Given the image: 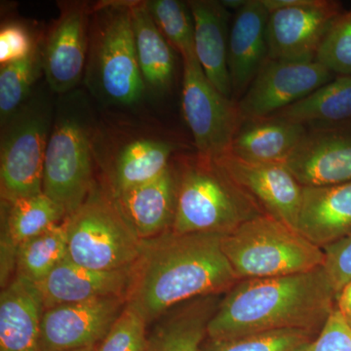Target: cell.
<instances>
[{"label": "cell", "mask_w": 351, "mask_h": 351, "mask_svg": "<svg viewBox=\"0 0 351 351\" xmlns=\"http://www.w3.org/2000/svg\"><path fill=\"white\" fill-rule=\"evenodd\" d=\"M95 350H96V346H92V348H82V350H76L71 351H95Z\"/></svg>", "instance_id": "f35d334b"}, {"label": "cell", "mask_w": 351, "mask_h": 351, "mask_svg": "<svg viewBox=\"0 0 351 351\" xmlns=\"http://www.w3.org/2000/svg\"><path fill=\"white\" fill-rule=\"evenodd\" d=\"M177 204L172 232L226 235L265 214L215 159L184 157L175 166Z\"/></svg>", "instance_id": "3957f363"}, {"label": "cell", "mask_w": 351, "mask_h": 351, "mask_svg": "<svg viewBox=\"0 0 351 351\" xmlns=\"http://www.w3.org/2000/svg\"><path fill=\"white\" fill-rule=\"evenodd\" d=\"M90 13L82 2L64 4L41 46L43 75L53 93L69 94L85 75Z\"/></svg>", "instance_id": "7c38bea8"}, {"label": "cell", "mask_w": 351, "mask_h": 351, "mask_svg": "<svg viewBox=\"0 0 351 351\" xmlns=\"http://www.w3.org/2000/svg\"><path fill=\"white\" fill-rule=\"evenodd\" d=\"M176 151L173 143L138 138L124 145L114 157L106 184L114 196L143 186L163 174Z\"/></svg>", "instance_id": "cb8c5ba5"}, {"label": "cell", "mask_w": 351, "mask_h": 351, "mask_svg": "<svg viewBox=\"0 0 351 351\" xmlns=\"http://www.w3.org/2000/svg\"><path fill=\"white\" fill-rule=\"evenodd\" d=\"M223 295L196 298L163 314L149 335L147 351H200Z\"/></svg>", "instance_id": "603a6c76"}, {"label": "cell", "mask_w": 351, "mask_h": 351, "mask_svg": "<svg viewBox=\"0 0 351 351\" xmlns=\"http://www.w3.org/2000/svg\"><path fill=\"white\" fill-rule=\"evenodd\" d=\"M337 307L323 267L291 276L239 280L221 298L207 338H237L277 330L318 335Z\"/></svg>", "instance_id": "7a4b0ae2"}, {"label": "cell", "mask_w": 351, "mask_h": 351, "mask_svg": "<svg viewBox=\"0 0 351 351\" xmlns=\"http://www.w3.org/2000/svg\"></svg>", "instance_id": "ab89813d"}, {"label": "cell", "mask_w": 351, "mask_h": 351, "mask_svg": "<svg viewBox=\"0 0 351 351\" xmlns=\"http://www.w3.org/2000/svg\"><path fill=\"white\" fill-rule=\"evenodd\" d=\"M154 24L182 60L195 57V21L188 2L180 0L144 1Z\"/></svg>", "instance_id": "f546056e"}, {"label": "cell", "mask_w": 351, "mask_h": 351, "mask_svg": "<svg viewBox=\"0 0 351 351\" xmlns=\"http://www.w3.org/2000/svg\"><path fill=\"white\" fill-rule=\"evenodd\" d=\"M131 267L96 270L82 267L66 258L43 281L34 285L43 299L44 311L99 298H126L131 280Z\"/></svg>", "instance_id": "e0dca14e"}, {"label": "cell", "mask_w": 351, "mask_h": 351, "mask_svg": "<svg viewBox=\"0 0 351 351\" xmlns=\"http://www.w3.org/2000/svg\"><path fill=\"white\" fill-rule=\"evenodd\" d=\"M188 3L195 21L196 57L210 82L233 99L228 61L232 14L221 1L191 0Z\"/></svg>", "instance_id": "ffe728a7"}, {"label": "cell", "mask_w": 351, "mask_h": 351, "mask_svg": "<svg viewBox=\"0 0 351 351\" xmlns=\"http://www.w3.org/2000/svg\"><path fill=\"white\" fill-rule=\"evenodd\" d=\"M317 335L302 330H277L237 338H206L200 351H302Z\"/></svg>", "instance_id": "4dcf8cb0"}, {"label": "cell", "mask_w": 351, "mask_h": 351, "mask_svg": "<svg viewBox=\"0 0 351 351\" xmlns=\"http://www.w3.org/2000/svg\"><path fill=\"white\" fill-rule=\"evenodd\" d=\"M184 61L182 108L198 156L218 159L228 154L243 117L239 103L208 80L197 57Z\"/></svg>", "instance_id": "9c48e42d"}, {"label": "cell", "mask_w": 351, "mask_h": 351, "mask_svg": "<svg viewBox=\"0 0 351 351\" xmlns=\"http://www.w3.org/2000/svg\"><path fill=\"white\" fill-rule=\"evenodd\" d=\"M53 105L45 94H32L1 126V200L43 193V167L53 122Z\"/></svg>", "instance_id": "ba28073f"}, {"label": "cell", "mask_w": 351, "mask_h": 351, "mask_svg": "<svg viewBox=\"0 0 351 351\" xmlns=\"http://www.w3.org/2000/svg\"><path fill=\"white\" fill-rule=\"evenodd\" d=\"M112 197L141 239L172 230L177 204L175 166L170 164L156 179Z\"/></svg>", "instance_id": "ac0fdd59"}, {"label": "cell", "mask_w": 351, "mask_h": 351, "mask_svg": "<svg viewBox=\"0 0 351 351\" xmlns=\"http://www.w3.org/2000/svg\"><path fill=\"white\" fill-rule=\"evenodd\" d=\"M43 313L34 283L14 276L0 295V351H40Z\"/></svg>", "instance_id": "44dd1931"}, {"label": "cell", "mask_w": 351, "mask_h": 351, "mask_svg": "<svg viewBox=\"0 0 351 351\" xmlns=\"http://www.w3.org/2000/svg\"><path fill=\"white\" fill-rule=\"evenodd\" d=\"M315 61L336 76L351 75V9L334 21Z\"/></svg>", "instance_id": "1f68e13d"}, {"label": "cell", "mask_w": 351, "mask_h": 351, "mask_svg": "<svg viewBox=\"0 0 351 351\" xmlns=\"http://www.w3.org/2000/svg\"><path fill=\"white\" fill-rule=\"evenodd\" d=\"M245 2H246V0H223L221 3H223V5L225 6L228 10H230V12H232V11L237 12V11H239V9L244 5Z\"/></svg>", "instance_id": "74e56055"}, {"label": "cell", "mask_w": 351, "mask_h": 351, "mask_svg": "<svg viewBox=\"0 0 351 351\" xmlns=\"http://www.w3.org/2000/svg\"><path fill=\"white\" fill-rule=\"evenodd\" d=\"M82 97L69 94L58 105L43 167V193L66 217L86 199L94 179L90 115Z\"/></svg>", "instance_id": "8992f818"}, {"label": "cell", "mask_w": 351, "mask_h": 351, "mask_svg": "<svg viewBox=\"0 0 351 351\" xmlns=\"http://www.w3.org/2000/svg\"><path fill=\"white\" fill-rule=\"evenodd\" d=\"M147 326L143 316L126 304L95 351H147Z\"/></svg>", "instance_id": "d6a6232c"}, {"label": "cell", "mask_w": 351, "mask_h": 351, "mask_svg": "<svg viewBox=\"0 0 351 351\" xmlns=\"http://www.w3.org/2000/svg\"><path fill=\"white\" fill-rule=\"evenodd\" d=\"M306 133V126L276 117L244 119L228 154L250 162L284 164Z\"/></svg>", "instance_id": "7402d4cb"}, {"label": "cell", "mask_w": 351, "mask_h": 351, "mask_svg": "<svg viewBox=\"0 0 351 351\" xmlns=\"http://www.w3.org/2000/svg\"><path fill=\"white\" fill-rule=\"evenodd\" d=\"M43 71L41 45L29 56L0 66V124L1 126L31 98L34 83Z\"/></svg>", "instance_id": "f1b7e54d"}, {"label": "cell", "mask_w": 351, "mask_h": 351, "mask_svg": "<svg viewBox=\"0 0 351 351\" xmlns=\"http://www.w3.org/2000/svg\"><path fill=\"white\" fill-rule=\"evenodd\" d=\"M84 82L108 105L132 106L145 90L138 69L131 2H105L95 7L90 24Z\"/></svg>", "instance_id": "277c9868"}, {"label": "cell", "mask_w": 351, "mask_h": 351, "mask_svg": "<svg viewBox=\"0 0 351 351\" xmlns=\"http://www.w3.org/2000/svg\"><path fill=\"white\" fill-rule=\"evenodd\" d=\"M323 269L338 295L351 281V233L339 241L323 248Z\"/></svg>", "instance_id": "836d02e7"}, {"label": "cell", "mask_w": 351, "mask_h": 351, "mask_svg": "<svg viewBox=\"0 0 351 351\" xmlns=\"http://www.w3.org/2000/svg\"><path fill=\"white\" fill-rule=\"evenodd\" d=\"M68 254L66 218L52 230L20 245L15 276L38 283L43 281Z\"/></svg>", "instance_id": "83f0119b"}, {"label": "cell", "mask_w": 351, "mask_h": 351, "mask_svg": "<svg viewBox=\"0 0 351 351\" xmlns=\"http://www.w3.org/2000/svg\"><path fill=\"white\" fill-rule=\"evenodd\" d=\"M221 249L239 280L302 274L324 263L323 249L267 214L223 235Z\"/></svg>", "instance_id": "5b68a950"}, {"label": "cell", "mask_w": 351, "mask_h": 351, "mask_svg": "<svg viewBox=\"0 0 351 351\" xmlns=\"http://www.w3.org/2000/svg\"><path fill=\"white\" fill-rule=\"evenodd\" d=\"M343 12L334 0H302L298 5L269 12V59L313 62L337 17Z\"/></svg>", "instance_id": "8fae6325"}, {"label": "cell", "mask_w": 351, "mask_h": 351, "mask_svg": "<svg viewBox=\"0 0 351 351\" xmlns=\"http://www.w3.org/2000/svg\"><path fill=\"white\" fill-rule=\"evenodd\" d=\"M298 232L323 249L351 233V182L302 186Z\"/></svg>", "instance_id": "d6986e66"}, {"label": "cell", "mask_w": 351, "mask_h": 351, "mask_svg": "<svg viewBox=\"0 0 351 351\" xmlns=\"http://www.w3.org/2000/svg\"><path fill=\"white\" fill-rule=\"evenodd\" d=\"M38 45L25 25L10 23L0 31V64L1 66L24 60Z\"/></svg>", "instance_id": "d590c367"}, {"label": "cell", "mask_w": 351, "mask_h": 351, "mask_svg": "<svg viewBox=\"0 0 351 351\" xmlns=\"http://www.w3.org/2000/svg\"><path fill=\"white\" fill-rule=\"evenodd\" d=\"M131 17L138 69L145 88L159 93L166 91L174 80L175 50L154 24L144 1L131 2Z\"/></svg>", "instance_id": "d4e9b609"}, {"label": "cell", "mask_w": 351, "mask_h": 351, "mask_svg": "<svg viewBox=\"0 0 351 351\" xmlns=\"http://www.w3.org/2000/svg\"><path fill=\"white\" fill-rule=\"evenodd\" d=\"M66 218V212L44 193L1 200V234L15 246L52 230Z\"/></svg>", "instance_id": "4316f807"}, {"label": "cell", "mask_w": 351, "mask_h": 351, "mask_svg": "<svg viewBox=\"0 0 351 351\" xmlns=\"http://www.w3.org/2000/svg\"><path fill=\"white\" fill-rule=\"evenodd\" d=\"M302 351H351V327L337 307L317 337Z\"/></svg>", "instance_id": "e575fe53"}, {"label": "cell", "mask_w": 351, "mask_h": 351, "mask_svg": "<svg viewBox=\"0 0 351 351\" xmlns=\"http://www.w3.org/2000/svg\"><path fill=\"white\" fill-rule=\"evenodd\" d=\"M71 262L96 270L130 267L140 257L141 239L107 186L95 184L86 199L66 217Z\"/></svg>", "instance_id": "52a82bcc"}, {"label": "cell", "mask_w": 351, "mask_h": 351, "mask_svg": "<svg viewBox=\"0 0 351 351\" xmlns=\"http://www.w3.org/2000/svg\"><path fill=\"white\" fill-rule=\"evenodd\" d=\"M336 75L318 62L267 59L239 103L243 119L269 117L298 103Z\"/></svg>", "instance_id": "30bf717a"}, {"label": "cell", "mask_w": 351, "mask_h": 351, "mask_svg": "<svg viewBox=\"0 0 351 351\" xmlns=\"http://www.w3.org/2000/svg\"><path fill=\"white\" fill-rule=\"evenodd\" d=\"M271 117L304 126L351 124V75H337L324 86Z\"/></svg>", "instance_id": "484cf974"}, {"label": "cell", "mask_w": 351, "mask_h": 351, "mask_svg": "<svg viewBox=\"0 0 351 351\" xmlns=\"http://www.w3.org/2000/svg\"><path fill=\"white\" fill-rule=\"evenodd\" d=\"M269 11L263 0H246L237 11L228 40V73L232 98L241 99L269 59L267 29Z\"/></svg>", "instance_id": "2e32d148"}, {"label": "cell", "mask_w": 351, "mask_h": 351, "mask_svg": "<svg viewBox=\"0 0 351 351\" xmlns=\"http://www.w3.org/2000/svg\"><path fill=\"white\" fill-rule=\"evenodd\" d=\"M125 306V297H105L45 309L40 351H71L98 346Z\"/></svg>", "instance_id": "4fadbf2b"}, {"label": "cell", "mask_w": 351, "mask_h": 351, "mask_svg": "<svg viewBox=\"0 0 351 351\" xmlns=\"http://www.w3.org/2000/svg\"><path fill=\"white\" fill-rule=\"evenodd\" d=\"M223 237L170 230L143 240L131 267L126 304L151 325L182 302L225 295L239 280L221 249Z\"/></svg>", "instance_id": "6da1fadb"}, {"label": "cell", "mask_w": 351, "mask_h": 351, "mask_svg": "<svg viewBox=\"0 0 351 351\" xmlns=\"http://www.w3.org/2000/svg\"><path fill=\"white\" fill-rule=\"evenodd\" d=\"M284 164L302 186L351 182V124L307 130Z\"/></svg>", "instance_id": "5bb4252c"}, {"label": "cell", "mask_w": 351, "mask_h": 351, "mask_svg": "<svg viewBox=\"0 0 351 351\" xmlns=\"http://www.w3.org/2000/svg\"><path fill=\"white\" fill-rule=\"evenodd\" d=\"M265 214L298 230L302 186L282 163H257L232 154L215 159Z\"/></svg>", "instance_id": "9a60e30c"}, {"label": "cell", "mask_w": 351, "mask_h": 351, "mask_svg": "<svg viewBox=\"0 0 351 351\" xmlns=\"http://www.w3.org/2000/svg\"><path fill=\"white\" fill-rule=\"evenodd\" d=\"M337 308L351 327V281L337 295Z\"/></svg>", "instance_id": "8d00e7d4"}]
</instances>
